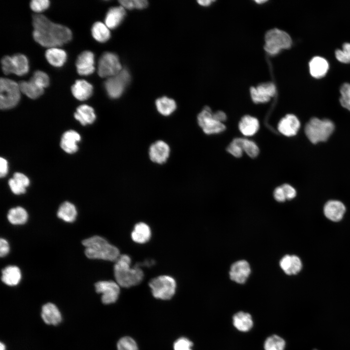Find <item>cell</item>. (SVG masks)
I'll list each match as a JSON object with an SVG mask.
<instances>
[{"mask_svg": "<svg viewBox=\"0 0 350 350\" xmlns=\"http://www.w3.org/2000/svg\"><path fill=\"white\" fill-rule=\"evenodd\" d=\"M74 116L81 124L84 125L92 123L96 119L93 108L87 105L79 106L74 114Z\"/></svg>", "mask_w": 350, "mask_h": 350, "instance_id": "f546056e", "label": "cell"}, {"mask_svg": "<svg viewBox=\"0 0 350 350\" xmlns=\"http://www.w3.org/2000/svg\"><path fill=\"white\" fill-rule=\"evenodd\" d=\"M77 212L75 206L69 202H65L59 207L57 215L58 218L65 222L71 223L75 221Z\"/></svg>", "mask_w": 350, "mask_h": 350, "instance_id": "d6a6232c", "label": "cell"}, {"mask_svg": "<svg viewBox=\"0 0 350 350\" xmlns=\"http://www.w3.org/2000/svg\"><path fill=\"white\" fill-rule=\"evenodd\" d=\"M149 286L155 298L167 300L171 298L175 293L176 282L171 276L162 275L152 279Z\"/></svg>", "mask_w": 350, "mask_h": 350, "instance_id": "52a82bcc", "label": "cell"}, {"mask_svg": "<svg viewBox=\"0 0 350 350\" xmlns=\"http://www.w3.org/2000/svg\"><path fill=\"white\" fill-rule=\"evenodd\" d=\"M91 34L94 38L100 42L106 41L110 36L109 28L101 22H96L93 24Z\"/></svg>", "mask_w": 350, "mask_h": 350, "instance_id": "e575fe53", "label": "cell"}, {"mask_svg": "<svg viewBox=\"0 0 350 350\" xmlns=\"http://www.w3.org/2000/svg\"><path fill=\"white\" fill-rule=\"evenodd\" d=\"M41 316L45 323L49 325H57L62 319L58 309L52 303H48L42 307Z\"/></svg>", "mask_w": 350, "mask_h": 350, "instance_id": "cb8c5ba5", "label": "cell"}, {"mask_svg": "<svg viewBox=\"0 0 350 350\" xmlns=\"http://www.w3.org/2000/svg\"><path fill=\"white\" fill-rule=\"evenodd\" d=\"M45 56L48 62L56 67L62 66L67 59V54L62 49L57 47L50 48L45 52Z\"/></svg>", "mask_w": 350, "mask_h": 350, "instance_id": "1f68e13d", "label": "cell"}, {"mask_svg": "<svg viewBox=\"0 0 350 350\" xmlns=\"http://www.w3.org/2000/svg\"><path fill=\"white\" fill-rule=\"evenodd\" d=\"M8 171V163L4 158H0V176L1 177H4L7 174Z\"/></svg>", "mask_w": 350, "mask_h": 350, "instance_id": "f907efd6", "label": "cell"}, {"mask_svg": "<svg viewBox=\"0 0 350 350\" xmlns=\"http://www.w3.org/2000/svg\"><path fill=\"white\" fill-rule=\"evenodd\" d=\"M213 117L215 120L222 122L227 120V115L222 111H218L213 113Z\"/></svg>", "mask_w": 350, "mask_h": 350, "instance_id": "816d5d0a", "label": "cell"}, {"mask_svg": "<svg viewBox=\"0 0 350 350\" xmlns=\"http://www.w3.org/2000/svg\"><path fill=\"white\" fill-rule=\"evenodd\" d=\"M156 105L158 111L164 116L171 114L176 107L175 101L167 97H162L157 99Z\"/></svg>", "mask_w": 350, "mask_h": 350, "instance_id": "d590c367", "label": "cell"}, {"mask_svg": "<svg viewBox=\"0 0 350 350\" xmlns=\"http://www.w3.org/2000/svg\"><path fill=\"white\" fill-rule=\"evenodd\" d=\"M286 342L284 339L277 334H273L268 337L264 341L263 348L264 350H284Z\"/></svg>", "mask_w": 350, "mask_h": 350, "instance_id": "8d00e7d4", "label": "cell"}, {"mask_svg": "<svg viewBox=\"0 0 350 350\" xmlns=\"http://www.w3.org/2000/svg\"><path fill=\"white\" fill-rule=\"evenodd\" d=\"M28 217L27 212L21 207L11 209L7 214V219L9 222L15 225L25 224L28 220Z\"/></svg>", "mask_w": 350, "mask_h": 350, "instance_id": "836d02e7", "label": "cell"}, {"mask_svg": "<svg viewBox=\"0 0 350 350\" xmlns=\"http://www.w3.org/2000/svg\"><path fill=\"white\" fill-rule=\"evenodd\" d=\"M151 237V231L148 225L139 222L135 225L131 233L133 241L138 244L147 242Z\"/></svg>", "mask_w": 350, "mask_h": 350, "instance_id": "4316f807", "label": "cell"}, {"mask_svg": "<svg viewBox=\"0 0 350 350\" xmlns=\"http://www.w3.org/2000/svg\"><path fill=\"white\" fill-rule=\"evenodd\" d=\"M122 70L119 58L115 54L106 52L100 58L98 73L100 77H110L118 74Z\"/></svg>", "mask_w": 350, "mask_h": 350, "instance_id": "9c48e42d", "label": "cell"}, {"mask_svg": "<svg viewBox=\"0 0 350 350\" xmlns=\"http://www.w3.org/2000/svg\"><path fill=\"white\" fill-rule=\"evenodd\" d=\"M198 3L202 6H206L210 4L211 0H198Z\"/></svg>", "mask_w": 350, "mask_h": 350, "instance_id": "f5cc1de1", "label": "cell"}, {"mask_svg": "<svg viewBox=\"0 0 350 350\" xmlns=\"http://www.w3.org/2000/svg\"><path fill=\"white\" fill-rule=\"evenodd\" d=\"M125 15V11L122 6L112 7L106 15L105 24L109 29H114L121 23Z\"/></svg>", "mask_w": 350, "mask_h": 350, "instance_id": "484cf974", "label": "cell"}, {"mask_svg": "<svg viewBox=\"0 0 350 350\" xmlns=\"http://www.w3.org/2000/svg\"><path fill=\"white\" fill-rule=\"evenodd\" d=\"M265 42L264 48L271 55L278 54L282 49H289L292 44V39L288 33L277 28L266 32Z\"/></svg>", "mask_w": 350, "mask_h": 350, "instance_id": "8992f818", "label": "cell"}, {"mask_svg": "<svg viewBox=\"0 0 350 350\" xmlns=\"http://www.w3.org/2000/svg\"><path fill=\"white\" fill-rule=\"evenodd\" d=\"M76 67L80 75H88L92 73L94 70V55L90 51H85L78 56Z\"/></svg>", "mask_w": 350, "mask_h": 350, "instance_id": "2e32d148", "label": "cell"}, {"mask_svg": "<svg viewBox=\"0 0 350 350\" xmlns=\"http://www.w3.org/2000/svg\"><path fill=\"white\" fill-rule=\"evenodd\" d=\"M33 36L35 40L49 48L62 46L72 38V33L67 27L55 23L44 15L33 16Z\"/></svg>", "mask_w": 350, "mask_h": 350, "instance_id": "6da1fadb", "label": "cell"}, {"mask_svg": "<svg viewBox=\"0 0 350 350\" xmlns=\"http://www.w3.org/2000/svg\"><path fill=\"white\" fill-rule=\"evenodd\" d=\"M2 281L9 286H15L18 284L21 274L19 268L14 265H9L1 271Z\"/></svg>", "mask_w": 350, "mask_h": 350, "instance_id": "f1b7e54d", "label": "cell"}, {"mask_svg": "<svg viewBox=\"0 0 350 350\" xmlns=\"http://www.w3.org/2000/svg\"><path fill=\"white\" fill-rule=\"evenodd\" d=\"M335 55L339 62L348 64L350 63V43H345L342 49H337L335 52Z\"/></svg>", "mask_w": 350, "mask_h": 350, "instance_id": "ab89813d", "label": "cell"}, {"mask_svg": "<svg viewBox=\"0 0 350 350\" xmlns=\"http://www.w3.org/2000/svg\"><path fill=\"white\" fill-rule=\"evenodd\" d=\"M0 350H5V346L4 344H3L2 342H0Z\"/></svg>", "mask_w": 350, "mask_h": 350, "instance_id": "db71d44e", "label": "cell"}, {"mask_svg": "<svg viewBox=\"0 0 350 350\" xmlns=\"http://www.w3.org/2000/svg\"><path fill=\"white\" fill-rule=\"evenodd\" d=\"M233 326L239 331L247 332L253 326V321L251 315L247 312L240 311L235 313L232 317Z\"/></svg>", "mask_w": 350, "mask_h": 350, "instance_id": "603a6c76", "label": "cell"}, {"mask_svg": "<svg viewBox=\"0 0 350 350\" xmlns=\"http://www.w3.org/2000/svg\"><path fill=\"white\" fill-rule=\"evenodd\" d=\"M30 5L33 11L39 13L49 7L50 1L48 0H33L31 1Z\"/></svg>", "mask_w": 350, "mask_h": 350, "instance_id": "bcb514c9", "label": "cell"}, {"mask_svg": "<svg viewBox=\"0 0 350 350\" xmlns=\"http://www.w3.org/2000/svg\"><path fill=\"white\" fill-rule=\"evenodd\" d=\"M239 140L243 151H245L249 157L254 158L258 156L259 149L254 141L243 138H239Z\"/></svg>", "mask_w": 350, "mask_h": 350, "instance_id": "74e56055", "label": "cell"}, {"mask_svg": "<svg viewBox=\"0 0 350 350\" xmlns=\"http://www.w3.org/2000/svg\"><path fill=\"white\" fill-rule=\"evenodd\" d=\"M30 183L28 178L20 173H16L9 179L8 184L12 192L16 194L24 193Z\"/></svg>", "mask_w": 350, "mask_h": 350, "instance_id": "83f0119b", "label": "cell"}, {"mask_svg": "<svg viewBox=\"0 0 350 350\" xmlns=\"http://www.w3.org/2000/svg\"><path fill=\"white\" fill-rule=\"evenodd\" d=\"M80 135L74 130L65 132L61 138L60 146L66 152L72 154L78 150L77 143L80 140Z\"/></svg>", "mask_w": 350, "mask_h": 350, "instance_id": "44dd1931", "label": "cell"}, {"mask_svg": "<svg viewBox=\"0 0 350 350\" xmlns=\"http://www.w3.org/2000/svg\"><path fill=\"white\" fill-rule=\"evenodd\" d=\"M227 151L236 158L242 157L243 150L240 145L239 138L233 140L227 148Z\"/></svg>", "mask_w": 350, "mask_h": 350, "instance_id": "ee69618b", "label": "cell"}, {"mask_svg": "<svg viewBox=\"0 0 350 350\" xmlns=\"http://www.w3.org/2000/svg\"><path fill=\"white\" fill-rule=\"evenodd\" d=\"M18 84L21 92L31 99H36L44 92V88L38 86L31 78L28 81H21Z\"/></svg>", "mask_w": 350, "mask_h": 350, "instance_id": "4dcf8cb0", "label": "cell"}, {"mask_svg": "<svg viewBox=\"0 0 350 350\" xmlns=\"http://www.w3.org/2000/svg\"><path fill=\"white\" fill-rule=\"evenodd\" d=\"M340 97L339 99L341 105L350 111V84L344 83L340 88Z\"/></svg>", "mask_w": 350, "mask_h": 350, "instance_id": "f35d334b", "label": "cell"}, {"mask_svg": "<svg viewBox=\"0 0 350 350\" xmlns=\"http://www.w3.org/2000/svg\"><path fill=\"white\" fill-rule=\"evenodd\" d=\"M197 120L199 125L204 132L208 135L220 133L226 129V126L223 122L214 119L213 113L208 106H206L198 114Z\"/></svg>", "mask_w": 350, "mask_h": 350, "instance_id": "8fae6325", "label": "cell"}, {"mask_svg": "<svg viewBox=\"0 0 350 350\" xmlns=\"http://www.w3.org/2000/svg\"><path fill=\"white\" fill-rule=\"evenodd\" d=\"M118 350H138L136 342L128 336L121 338L117 344Z\"/></svg>", "mask_w": 350, "mask_h": 350, "instance_id": "60d3db41", "label": "cell"}, {"mask_svg": "<svg viewBox=\"0 0 350 350\" xmlns=\"http://www.w3.org/2000/svg\"><path fill=\"white\" fill-rule=\"evenodd\" d=\"M193 344L189 339L185 337L178 339L174 344V350H192Z\"/></svg>", "mask_w": 350, "mask_h": 350, "instance_id": "f6af8a7d", "label": "cell"}, {"mask_svg": "<svg viewBox=\"0 0 350 350\" xmlns=\"http://www.w3.org/2000/svg\"><path fill=\"white\" fill-rule=\"evenodd\" d=\"M260 125L258 119L250 115L243 116L239 123V129L245 136H251L257 133Z\"/></svg>", "mask_w": 350, "mask_h": 350, "instance_id": "d4e9b609", "label": "cell"}, {"mask_svg": "<svg viewBox=\"0 0 350 350\" xmlns=\"http://www.w3.org/2000/svg\"><path fill=\"white\" fill-rule=\"evenodd\" d=\"M251 273L249 263L245 260H240L233 263L229 272L230 279L236 283L244 284Z\"/></svg>", "mask_w": 350, "mask_h": 350, "instance_id": "5bb4252c", "label": "cell"}, {"mask_svg": "<svg viewBox=\"0 0 350 350\" xmlns=\"http://www.w3.org/2000/svg\"><path fill=\"white\" fill-rule=\"evenodd\" d=\"M274 197L276 201L283 202L286 200L282 187L279 186L274 191Z\"/></svg>", "mask_w": 350, "mask_h": 350, "instance_id": "c3c4849f", "label": "cell"}, {"mask_svg": "<svg viewBox=\"0 0 350 350\" xmlns=\"http://www.w3.org/2000/svg\"><path fill=\"white\" fill-rule=\"evenodd\" d=\"M284 192L286 200H291L294 198L297 194L295 189L288 184H284L281 185Z\"/></svg>", "mask_w": 350, "mask_h": 350, "instance_id": "7dc6e473", "label": "cell"}, {"mask_svg": "<svg viewBox=\"0 0 350 350\" xmlns=\"http://www.w3.org/2000/svg\"><path fill=\"white\" fill-rule=\"evenodd\" d=\"M258 3H262L266 1V0H255Z\"/></svg>", "mask_w": 350, "mask_h": 350, "instance_id": "11a10c76", "label": "cell"}, {"mask_svg": "<svg viewBox=\"0 0 350 350\" xmlns=\"http://www.w3.org/2000/svg\"><path fill=\"white\" fill-rule=\"evenodd\" d=\"M170 151V147L166 143L162 140H158L150 147L149 157L152 161L162 164L167 160Z\"/></svg>", "mask_w": 350, "mask_h": 350, "instance_id": "ac0fdd59", "label": "cell"}, {"mask_svg": "<svg viewBox=\"0 0 350 350\" xmlns=\"http://www.w3.org/2000/svg\"><path fill=\"white\" fill-rule=\"evenodd\" d=\"M73 96L78 100L84 101L89 98L93 93L92 86L84 80H77L71 88Z\"/></svg>", "mask_w": 350, "mask_h": 350, "instance_id": "7402d4cb", "label": "cell"}, {"mask_svg": "<svg viewBox=\"0 0 350 350\" xmlns=\"http://www.w3.org/2000/svg\"><path fill=\"white\" fill-rule=\"evenodd\" d=\"M280 265L284 272L288 275L298 274L302 268L300 258L296 255H286L280 262Z\"/></svg>", "mask_w": 350, "mask_h": 350, "instance_id": "d6986e66", "label": "cell"}, {"mask_svg": "<svg viewBox=\"0 0 350 350\" xmlns=\"http://www.w3.org/2000/svg\"><path fill=\"white\" fill-rule=\"evenodd\" d=\"M96 292L102 294V301L105 304L115 302L120 294V285L112 280L100 281L95 284Z\"/></svg>", "mask_w": 350, "mask_h": 350, "instance_id": "7c38bea8", "label": "cell"}, {"mask_svg": "<svg viewBox=\"0 0 350 350\" xmlns=\"http://www.w3.org/2000/svg\"><path fill=\"white\" fill-rule=\"evenodd\" d=\"M276 87L272 83L261 84L257 88L251 87L250 95L253 101L255 103H266L276 94Z\"/></svg>", "mask_w": 350, "mask_h": 350, "instance_id": "4fadbf2b", "label": "cell"}, {"mask_svg": "<svg viewBox=\"0 0 350 350\" xmlns=\"http://www.w3.org/2000/svg\"><path fill=\"white\" fill-rule=\"evenodd\" d=\"M130 79V74L125 69L122 70L118 74L108 78L105 83V87L108 96L112 98L119 97Z\"/></svg>", "mask_w": 350, "mask_h": 350, "instance_id": "30bf717a", "label": "cell"}, {"mask_svg": "<svg viewBox=\"0 0 350 350\" xmlns=\"http://www.w3.org/2000/svg\"><path fill=\"white\" fill-rule=\"evenodd\" d=\"M300 126V123L295 115L288 114L283 117L278 125L279 131L287 137L295 136L298 132Z\"/></svg>", "mask_w": 350, "mask_h": 350, "instance_id": "9a60e30c", "label": "cell"}, {"mask_svg": "<svg viewBox=\"0 0 350 350\" xmlns=\"http://www.w3.org/2000/svg\"><path fill=\"white\" fill-rule=\"evenodd\" d=\"M311 75L317 79L323 77L327 73L329 64L324 58L316 56L313 57L309 63Z\"/></svg>", "mask_w": 350, "mask_h": 350, "instance_id": "ffe728a7", "label": "cell"}, {"mask_svg": "<svg viewBox=\"0 0 350 350\" xmlns=\"http://www.w3.org/2000/svg\"><path fill=\"white\" fill-rule=\"evenodd\" d=\"M20 90L18 83L5 78L0 80V107L9 109L17 105L20 98Z\"/></svg>", "mask_w": 350, "mask_h": 350, "instance_id": "5b68a950", "label": "cell"}, {"mask_svg": "<svg viewBox=\"0 0 350 350\" xmlns=\"http://www.w3.org/2000/svg\"><path fill=\"white\" fill-rule=\"evenodd\" d=\"M131 261L128 255L122 254L115 262L114 277L120 286L128 288L139 284L143 280V271L138 264L131 268Z\"/></svg>", "mask_w": 350, "mask_h": 350, "instance_id": "7a4b0ae2", "label": "cell"}, {"mask_svg": "<svg viewBox=\"0 0 350 350\" xmlns=\"http://www.w3.org/2000/svg\"><path fill=\"white\" fill-rule=\"evenodd\" d=\"M10 247L8 242L4 239L1 238L0 240V255L1 257H4L9 252Z\"/></svg>", "mask_w": 350, "mask_h": 350, "instance_id": "681fc988", "label": "cell"}, {"mask_svg": "<svg viewBox=\"0 0 350 350\" xmlns=\"http://www.w3.org/2000/svg\"><path fill=\"white\" fill-rule=\"evenodd\" d=\"M122 6L128 9H143L148 5L145 0H122L119 1Z\"/></svg>", "mask_w": 350, "mask_h": 350, "instance_id": "b9f144b4", "label": "cell"}, {"mask_svg": "<svg viewBox=\"0 0 350 350\" xmlns=\"http://www.w3.org/2000/svg\"><path fill=\"white\" fill-rule=\"evenodd\" d=\"M323 211L327 218L333 222H338L343 218L346 212V207L341 201L331 200L326 203Z\"/></svg>", "mask_w": 350, "mask_h": 350, "instance_id": "e0dca14e", "label": "cell"}, {"mask_svg": "<svg viewBox=\"0 0 350 350\" xmlns=\"http://www.w3.org/2000/svg\"><path fill=\"white\" fill-rule=\"evenodd\" d=\"M86 256L90 259L116 262L120 257L119 249L99 236H93L82 241Z\"/></svg>", "mask_w": 350, "mask_h": 350, "instance_id": "3957f363", "label": "cell"}, {"mask_svg": "<svg viewBox=\"0 0 350 350\" xmlns=\"http://www.w3.org/2000/svg\"><path fill=\"white\" fill-rule=\"evenodd\" d=\"M31 78L38 86L43 88L47 87L49 85V77L48 75L43 71L40 70L35 71Z\"/></svg>", "mask_w": 350, "mask_h": 350, "instance_id": "7bdbcfd3", "label": "cell"}, {"mask_svg": "<svg viewBox=\"0 0 350 350\" xmlns=\"http://www.w3.org/2000/svg\"><path fill=\"white\" fill-rule=\"evenodd\" d=\"M1 64L2 71L6 75L14 73L22 76L29 71L28 59L22 54H16L12 56H5L1 59Z\"/></svg>", "mask_w": 350, "mask_h": 350, "instance_id": "ba28073f", "label": "cell"}, {"mask_svg": "<svg viewBox=\"0 0 350 350\" xmlns=\"http://www.w3.org/2000/svg\"><path fill=\"white\" fill-rule=\"evenodd\" d=\"M334 123L328 119L311 118L305 126V135L312 143L327 141L334 131Z\"/></svg>", "mask_w": 350, "mask_h": 350, "instance_id": "277c9868", "label": "cell"}]
</instances>
